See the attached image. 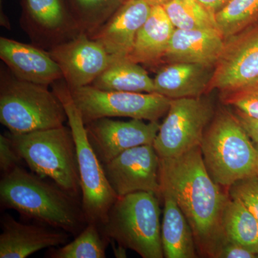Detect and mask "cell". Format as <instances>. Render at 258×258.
Segmentation results:
<instances>
[{"instance_id": "1", "label": "cell", "mask_w": 258, "mask_h": 258, "mask_svg": "<svg viewBox=\"0 0 258 258\" xmlns=\"http://www.w3.org/2000/svg\"><path fill=\"white\" fill-rule=\"evenodd\" d=\"M159 178L161 189L174 197L191 226L198 254L217 258L226 240L222 216L230 195L209 174L201 148L160 159Z\"/></svg>"}, {"instance_id": "2", "label": "cell", "mask_w": 258, "mask_h": 258, "mask_svg": "<svg viewBox=\"0 0 258 258\" xmlns=\"http://www.w3.org/2000/svg\"><path fill=\"white\" fill-rule=\"evenodd\" d=\"M54 181L18 166L3 174L0 200L4 208L53 228L77 235L88 224L82 204Z\"/></svg>"}, {"instance_id": "3", "label": "cell", "mask_w": 258, "mask_h": 258, "mask_svg": "<svg viewBox=\"0 0 258 258\" xmlns=\"http://www.w3.org/2000/svg\"><path fill=\"white\" fill-rule=\"evenodd\" d=\"M200 148L209 174L227 191L240 180L258 176V151L237 115L227 108L215 112Z\"/></svg>"}, {"instance_id": "4", "label": "cell", "mask_w": 258, "mask_h": 258, "mask_svg": "<svg viewBox=\"0 0 258 258\" xmlns=\"http://www.w3.org/2000/svg\"><path fill=\"white\" fill-rule=\"evenodd\" d=\"M159 198L148 191L119 197L99 226L102 233L142 257H164Z\"/></svg>"}, {"instance_id": "5", "label": "cell", "mask_w": 258, "mask_h": 258, "mask_svg": "<svg viewBox=\"0 0 258 258\" xmlns=\"http://www.w3.org/2000/svg\"><path fill=\"white\" fill-rule=\"evenodd\" d=\"M9 137L32 172L52 180L62 189L79 197V164L70 126L63 125L29 133L10 134Z\"/></svg>"}, {"instance_id": "6", "label": "cell", "mask_w": 258, "mask_h": 258, "mask_svg": "<svg viewBox=\"0 0 258 258\" xmlns=\"http://www.w3.org/2000/svg\"><path fill=\"white\" fill-rule=\"evenodd\" d=\"M62 79L52 84V91L63 105L72 132L79 164L82 208L87 223L101 225L118 199L105 174L103 165L88 139L86 124Z\"/></svg>"}, {"instance_id": "7", "label": "cell", "mask_w": 258, "mask_h": 258, "mask_svg": "<svg viewBox=\"0 0 258 258\" xmlns=\"http://www.w3.org/2000/svg\"><path fill=\"white\" fill-rule=\"evenodd\" d=\"M68 120L62 102L47 86L2 73L0 122L10 133L57 128Z\"/></svg>"}, {"instance_id": "8", "label": "cell", "mask_w": 258, "mask_h": 258, "mask_svg": "<svg viewBox=\"0 0 258 258\" xmlns=\"http://www.w3.org/2000/svg\"><path fill=\"white\" fill-rule=\"evenodd\" d=\"M69 88L85 124L113 117L158 121L167 113L171 100L157 93L104 91L91 85Z\"/></svg>"}, {"instance_id": "9", "label": "cell", "mask_w": 258, "mask_h": 258, "mask_svg": "<svg viewBox=\"0 0 258 258\" xmlns=\"http://www.w3.org/2000/svg\"><path fill=\"white\" fill-rule=\"evenodd\" d=\"M216 109L206 97L171 99L154 146L160 159L178 157L200 147Z\"/></svg>"}, {"instance_id": "10", "label": "cell", "mask_w": 258, "mask_h": 258, "mask_svg": "<svg viewBox=\"0 0 258 258\" xmlns=\"http://www.w3.org/2000/svg\"><path fill=\"white\" fill-rule=\"evenodd\" d=\"M160 158L153 144L128 149L103 165L108 182L118 198L148 191L161 198Z\"/></svg>"}, {"instance_id": "11", "label": "cell", "mask_w": 258, "mask_h": 258, "mask_svg": "<svg viewBox=\"0 0 258 258\" xmlns=\"http://www.w3.org/2000/svg\"><path fill=\"white\" fill-rule=\"evenodd\" d=\"M58 64L69 88L90 86L115 59L100 42L86 32H80L71 40L48 51Z\"/></svg>"}, {"instance_id": "12", "label": "cell", "mask_w": 258, "mask_h": 258, "mask_svg": "<svg viewBox=\"0 0 258 258\" xmlns=\"http://www.w3.org/2000/svg\"><path fill=\"white\" fill-rule=\"evenodd\" d=\"M159 121L132 118L128 121L102 118L86 123L88 137L102 164L128 149L153 144L160 128Z\"/></svg>"}, {"instance_id": "13", "label": "cell", "mask_w": 258, "mask_h": 258, "mask_svg": "<svg viewBox=\"0 0 258 258\" xmlns=\"http://www.w3.org/2000/svg\"><path fill=\"white\" fill-rule=\"evenodd\" d=\"M258 82V29L225 47L215 66L211 88L231 92Z\"/></svg>"}, {"instance_id": "14", "label": "cell", "mask_w": 258, "mask_h": 258, "mask_svg": "<svg viewBox=\"0 0 258 258\" xmlns=\"http://www.w3.org/2000/svg\"><path fill=\"white\" fill-rule=\"evenodd\" d=\"M152 5L144 0H126L104 25L89 35L114 59L128 57L139 29L147 20Z\"/></svg>"}, {"instance_id": "15", "label": "cell", "mask_w": 258, "mask_h": 258, "mask_svg": "<svg viewBox=\"0 0 258 258\" xmlns=\"http://www.w3.org/2000/svg\"><path fill=\"white\" fill-rule=\"evenodd\" d=\"M25 30L40 45L50 49L83 32L70 18L61 0H25Z\"/></svg>"}, {"instance_id": "16", "label": "cell", "mask_w": 258, "mask_h": 258, "mask_svg": "<svg viewBox=\"0 0 258 258\" xmlns=\"http://www.w3.org/2000/svg\"><path fill=\"white\" fill-rule=\"evenodd\" d=\"M0 258H25L45 248L63 245L69 233L44 224L28 225L10 215L1 217Z\"/></svg>"}, {"instance_id": "17", "label": "cell", "mask_w": 258, "mask_h": 258, "mask_svg": "<svg viewBox=\"0 0 258 258\" xmlns=\"http://www.w3.org/2000/svg\"><path fill=\"white\" fill-rule=\"evenodd\" d=\"M0 58L23 81L48 87L63 79L60 68L49 52L35 45L1 37Z\"/></svg>"}, {"instance_id": "18", "label": "cell", "mask_w": 258, "mask_h": 258, "mask_svg": "<svg viewBox=\"0 0 258 258\" xmlns=\"http://www.w3.org/2000/svg\"><path fill=\"white\" fill-rule=\"evenodd\" d=\"M225 40L217 28H175L164 59L168 62L216 66L225 50Z\"/></svg>"}, {"instance_id": "19", "label": "cell", "mask_w": 258, "mask_h": 258, "mask_svg": "<svg viewBox=\"0 0 258 258\" xmlns=\"http://www.w3.org/2000/svg\"><path fill=\"white\" fill-rule=\"evenodd\" d=\"M215 66L169 62L154 78V93L170 99L202 96L211 88Z\"/></svg>"}, {"instance_id": "20", "label": "cell", "mask_w": 258, "mask_h": 258, "mask_svg": "<svg viewBox=\"0 0 258 258\" xmlns=\"http://www.w3.org/2000/svg\"><path fill=\"white\" fill-rule=\"evenodd\" d=\"M175 28L161 5H152L147 20L139 29L128 58L152 64L164 58Z\"/></svg>"}, {"instance_id": "21", "label": "cell", "mask_w": 258, "mask_h": 258, "mask_svg": "<svg viewBox=\"0 0 258 258\" xmlns=\"http://www.w3.org/2000/svg\"><path fill=\"white\" fill-rule=\"evenodd\" d=\"M164 199V213L161 223V242L164 257L195 258L198 248L191 226L174 197L161 189Z\"/></svg>"}, {"instance_id": "22", "label": "cell", "mask_w": 258, "mask_h": 258, "mask_svg": "<svg viewBox=\"0 0 258 258\" xmlns=\"http://www.w3.org/2000/svg\"><path fill=\"white\" fill-rule=\"evenodd\" d=\"M91 86L104 91L154 93V79L128 57L115 59Z\"/></svg>"}, {"instance_id": "23", "label": "cell", "mask_w": 258, "mask_h": 258, "mask_svg": "<svg viewBox=\"0 0 258 258\" xmlns=\"http://www.w3.org/2000/svg\"><path fill=\"white\" fill-rule=\"evenodd\" d=\"M226 239L258 253V222L248 209L237 199L230 197L222 216Z\"/></svg>"}, {"instance_id": "24", "label": "cell", "mask_w": 258, "mask_h": 258, "mask_svg": "<svg viewBox=\"0 0 258 258\" xmlns=\"http://www.w3.org/2000/svg\"><path fill=\"white\" fill-rule=\"evenodd\" d=\"M109 240L102 233L99 225L88 223L74 241L62 247H51L47 255L51 258H105Z\"/></svg>"}, {"instance_id": "25", "label": "cell", "mask_w": 258, "mask_h": 258, "mask_svg": "<svg viewBox=\"0 0 258 258\" xmlns=\"http://www.w3.org/2000/svg\"><path fill=\"white\" fill-rule=\"evenodd\" d=\"M161 5L176 29H217L215 15L198 0H169Z\"/></svg>"}, {"instance_id": "26", "label": "cell", "mask_w": 258, "mask_h": 258, "mask_svg": "<svg viewBox=\"0 0 258 258\" xmlns=\"http://www.w3.org/2000/svg\"><path fill=\"white\" fill-rule=\"evenodd\" d=\"M215 18L225 40L231 38L257 20L258 0H230Z\"/></svg>"}, {"instance_id": "27", "label": "cell", "mask_w": 258, "mask_h": 258, "mask_svg": "<svg viewBox=\"0 0 258 258\" xmlns=\"http://www.w3.org/2000/svg\"><path fill=\"white\" fill-rule=\"evenodd\" d=\"M78 10V23L91 35L106 23L124 0H74Z\"/></svg>"}, {"instance_id": "28", "label": "cell", "mask_w": 258, "mask_h": 258, "mask_svg": "<svg viewBox=\"0 0 258 258\" xmlns=\"http://www.w3.org/2000/svg\"><path fill=\"white\" fill-rule=\"evenodd\" d=\"M222 101L235 111L258 120V82L240 89L223 93Z\"/></svg>"}, {"instance_id": "29", "label": "cell", "mask_w": 258, "mask_h": 258, "mask_svg": "<svg viewBox=\"0 0 258 258\" xmlns=\"http://www.w3.org/2000/svg\"><path fill=\"white\" fill-rule=\"evenodd\" d=\"M227 191L231 198L240 200L258 222V176L240 180Z\"/></svg>"}, {"instance_id": "30", "label": "cell", "mask_w": 258, "mask_h": 258, "mask_svg": "<svg viewBox=\"0 0 258 258\" xmlns=\"http://www.w3.org/2000/svg\"><path fill=\"white\" fill-rule=\"evenodd\" d=\"M23 161L17 152L9 136H0V169L3 174L9 172Z\"/></svg>"}, {"instance_id": "31", "label": "cell", "mask_w": 258, "mask_h": 258, "mask_svg": "<svg viewBox=\"0 0 258 258\" xmlns=\"http://www.w3.org/2000/svg\"><path fill=\"white\" fill-rule=\"evenodd\" d=\"M257 254L250 249L226 239L221 247L219 249L217 258H254Z\"/></svg>"}, {"instance_id": "32", "label": "cell", "mask_w": 258, "mask_h": 258, "mask_svg": "<svg viewBox=\"0 0 258 258\" xmlns=\"http://www.w3.org/2000/svg\"><path fill=\"white\" fill-rule=\"evenodd\" d=\"M235 113L258 151V120L249 118L239 112L235 111Z\"/></svg>"}, {"instance_id": "33", "label": "cell", "mask_w": 258, "mask_h": 258, "mask_svg": "<svg viewBox=\"0 0 258 258\" xmlns=\"http://www.w3.org/2000/svg\"><path fill=\"white\" fill-rule=\"evenodd\" d=\"M198 1L209 11L211 12L212 14L215 15L217 12L222 9L230 0H198Z\"/></svg>"}, {"instance_id": "34", "label": "cell", "mask_w": 258, "mask_h": 258, "mask_svg": "<svg viewBox=\"0 0 258 258\" xmlns=\"http://www.w3.org/2000/svg\"><path fill=\"white\" fill-rule=\"evenodd\" d=\"M109 242H111V243L113 244V254H114L115 257H126V250H125L126 248H125V247L120 245L119 244H115L114 241L113 240H110Z\"/></svg>"}, {"instance_id": "35", "label": "cell", "mask_w": 258, "mask_h": 258, "mask_svg": "<svg viewBox=\"0 0 258 258\" xmlns=\"http://www.w3.org/2000/svg\"><path fill=\"white\" fill-rule=\"evenodd\" d=\"M144 1L147 2L150 5H156L164 4V3L169 1V0H144Z\"/></svg>"}, {"instance_id": "36", "label": "cell", "mask_w": 258, "mask_h": 258, "mask_svg": "<svg viewBox=\"0 0 258 258\" xmlns=\"http://www.w3.org/2000/svg\"><path fill=\"white\" fill-rule=\"evenodd\" d=\"M257 257H258V253H257Z\"/></svg>"}]
</instances>
